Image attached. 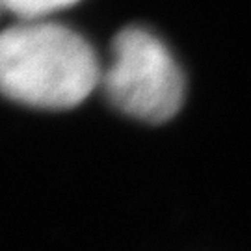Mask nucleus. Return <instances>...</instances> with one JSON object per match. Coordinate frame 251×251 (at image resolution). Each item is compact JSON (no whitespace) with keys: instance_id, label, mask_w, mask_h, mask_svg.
I'll return each instance as SVG.
<instances>
[{"instance_id":"obj_2","label":"nucleus","mask_w":251,"mask_h":251,"mask_svg":"<svg viewBox=\"0 0 251 251\" xmlns=\"http://www.w3.org/2000/svg\"><path fill=\"white\" fill-rule=\"evenodd\" d=\"M100 86L114 106L147 123L171 119L184 100V75L177 60L142 26L123 28L114 37Z\"/></svg>"},{"instance_id":"obj_1","label":"nucleus","mask_w":251,"mask_h":251,"mask_svg":"<svg viewBox=\"0 0 251 251\" xmlns=\"http://www.w3.org/2000/svg\"><path fill=\"white\" fill-rule=\"evenodd\" d=\"M93 47L71 28L49 21H21L0 32V93L36 108L80 104L100 84Z\"/></svg>"},{"instance_id":"obj_4","label":"nucleus","mask_w":251,"mask_h":251,"mask_svg":"<svg viewBox=\"0 0 251 251\" xmlns=\"http://www.w3.org/2000/svg\"><path fill=\"white\" fill-rule=\"evenodd\" d=\"M0 8H2V0H0Z\"/></svg>"},{"instance_id":"obj_3","label":"nucleus","mask_w":251,"mask_h":251,"mask_svg":"<svg viewBox=\"0 0 251 251\" xmlns=\"http://www.w3.org/2000/svg\"><path fill=\"white\" fill-rule=\"evenodd\" d=\"M76 2L80 0H2V8H6L21 21H45V17Z\"/></svg>"}]
</instances>
